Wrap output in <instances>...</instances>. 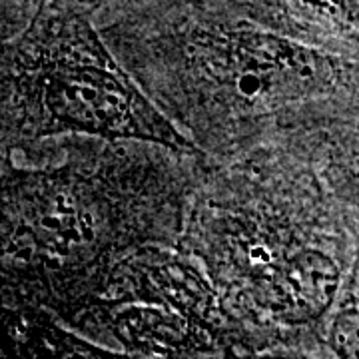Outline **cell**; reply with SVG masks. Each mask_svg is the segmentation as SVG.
I'll list each match as a JSON object with an SVG mask.
<instances>
[{"label": "cell", "instance_id": "obj_1", "mask_svg": "<svg viewBox=\"0 0 359 359\" xmlns=\"http://www.w3.org/2000/svg\"><path fill=\"white\" fill-rule=\"evenodd\" d=\"M20 44L18 88L36 134L70 130L106 140L132 138L174 150L190 148L68 0H39Z\"/></svg>", "mask_w": 359, "mask_h": 359}, {"label": "cell", "instance_id": "obj_2", "mask_svg": "<svg viewBox=\"0 0 359 359\" xmlns=\"http://www.w3.org/2000/svg\"><path fill=\"white\" fill-rule=\"evenodd\" d=\"M186 32L196 72L231 106L268 110L320 92L327 60L299 42L245 20H231L208 0H168Z\"/></svg>", "mask_w": 359, "mask_h": 359}, {"label": "cell", "instance_id": "obj_3", "mask_svg": "<svg viewBox=\"0 0 359 359\" xmlns=\"http://www.w3.org/2000/svg\"><path fill=\"white\" fill-rule=\"evenodd\" d=\"M339 271L332 257L320 250L287 254L262 285L266 304L283 316H318L334 299Z\"/></svg>", "mask_w": 359, "mask_h": 359}, {"label": "cell", "instance_id": "obj_4", "mask_svg": "<svg viewBox=\"0 0 359 359\" xmlns=\"http://www.w3.org/2000/svg\"><path fill=\"white\" fill-rule=\"evenodd\" d=\"M262 22L302 30L325 32L359 25V0H222Z\"/></svg>", "mask_w": 359, "mask_h": 359}, {"label": "cell", "instance_id": "obj_5", "mask_svg": "<svg viewBox=\"0 0 359 359\" xmlns=\"http://www.w3.org/2000/svg\"><path fill=\"white\" fill-rule=\"evenodd\" d=\"M334 347L339 355L359 358V306L344 309L334 325Z\"/></svg>", "mask_w": 359, "mask_h": 359}]
</instances>
